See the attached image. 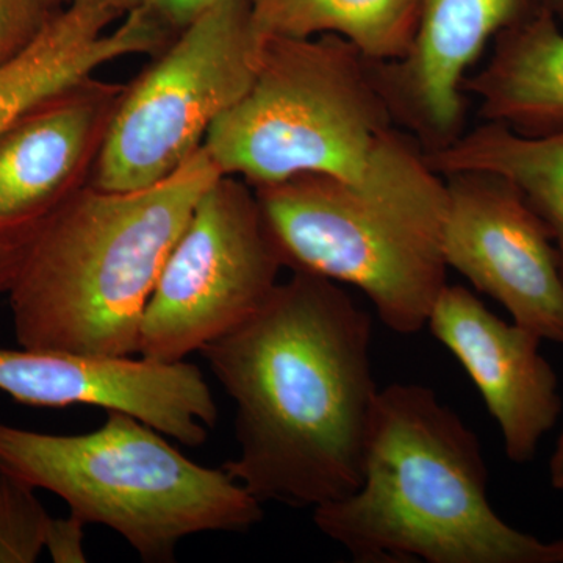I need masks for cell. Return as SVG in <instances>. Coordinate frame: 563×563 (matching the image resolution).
Listing matches in <instances>:
<instances>
[{
  "label": "cell",
  "instance_id": "obj_2",
  "mask_svg": "<svg viewBox=\"0 0 563 563\" xmlns=\"http://www.w3.org/2000/svg\"><path fill=\"white\" fill-rule=\"evenodd\" d=\"M203 150L251 187L324 174L413 217L442 207L444 181L388 106L376 65L350 41L266 36L250 90Z\"/></svg>",
  "mask_w": 563,
  "mask_h": 563
},
{
  "label": "cell",
  "instance_id": "obj_15",
  "mask_svg": "<svg viewBox=\"0 0 563 563\" xmlns=\"http://www.w3.org/2000/svg\"><path fill=\"white\" fill-rule=\"evenodd\" d=\"M484 121L525 135L563 128V29L550 11L499 33L490 58L465 80Z\"/></svg>",
  "mask_w": 563,
  "mask_h": 563
},
{
  "label": "cell",
  "instance_id": "obj_16",
  "mask_svg": "<svg viewBox=\"0 0 563 563\" xmlns=\"http://www.w3.org/2000/svg\"><path fill=\"white\" fill-rule=\"evenodd\" d=\"M426 158L443 177L488 173L510 181L547 224L563 273V128L525 135L501 122L484 121Z\"/></svg>",
  "mask_w": 563,
  "mask_h": 563
},
{
  "label": "cell",
  "instance_id": "obj_7",
  "mask_svg": "<svg viewBox=\"0 0 563 563\" xmlns=\"http://www.w3.org/2000/svg\"><path fill=\"white\" fill-rule=\"evenodd\" d=\"M266 36L250 0H218L125 85L90 184L135 191L168 179L250 90Z\"/></svg>",
  "mask_w": 563,
  "mask_h": 563
},
{
  "label": "cell",
  "instance_id": "obj_10",
  "mask_svg": "<svg viewBox=\"0 0 563 563\" xmlns=\"http://www.w3.org/2000/svg\"><path fill=\"white\" fill-rule=\"evenodd\" d=\"M0 391L25 406L131 415L190 448L202 446L218 421L206 377L187 361L0 347Z\"/></svg>",
  "mask_w": 563,
  "mask_h": 563
},
{
  "label": "cell",
  "instance_id": "obj_9",
  "mask_svg": "<svg viewBox=\"0 0 563 563\" xmlns=\"http://www.w3.org/2000/svg\"><path fill=\"white\" fill-rule=\"evenodd\" d=\"M444 180L440 243L448 268L501 303L518 324L563 344V273L547 224L503 177L459 173Z\"/></svg>",
  "mask_w": 563,
  "mask_h": 563
},
{
  "label": "cell",
  "instance_id": "obj_11",
  "mask_svg": "<svg viewBox=\"0 0 563 563\" xmlns=\"http://www.w3.org/2000/svg\"><path fill=\"white\" fill-rule=\"evenodd\" d=\"M543 10V0H421L409 52L374 65L395 120L426 154L466 131L463 87L488 43Z\"/></svg>",
  "mask_w": 563,
  "mask_h": 563
},
{
  "label": "cell",
  "instance_id": "obj_22",
  "mask_svg": "<svg viewBox=\"0 0 563 563\" xmlns=\"http://www.w3.org/2000/svg\"><path fill=\"white\" fill-rule=\"evenodd\" d=\"M25 242L0 243V292H9L20 268Z\"/></svg>",
  "mask_w": 563,
  "mask_h": 563
},
{
  "label": "cell",
  "instance_id": "obj_5",
  "mask_svg": "<svg viewBox=\"0 0 563 563\" xmlns=\"http://www.w3.org/2000/svg\"><path fill=\"white\" fill-rule=\"evenodd\" d=\"M162 435L121 412L80 435L0 421V472L60 496L70 515L120 533L144 562H173L196 533L261 523L263 504L231 474L198 465Z\"/></svg>",
  "mask_w": 563,
  "mask_h": 563
},
{
  "label": "cell",
  "instance_id": "obj_24",
  "mask_svg": "<svg viewBox=\"0 0 563 563\" xmlns=\"http://www.w3.org/2000/svg\"><path fill=\"white\" fill-rule=\"evenodd\" d=\"M543 7L563 29V0H543Z\"/></svg>",
  "mask_w": 563,
  "mask_h": 563
},
{
  "label": "cell",
  "instance_id": "obj_21",
  "mask_svg": "<svg viewBox=\"0 0 563 563\" xmlns=\"http://www.w3.org/2000/svg\"><path fill=\"white\" fill-rule=\"evenodd\" d=\"M217 2L218 0H146L141 7L176 36Z\"/></svg>",
  "mask_w": 563,
  "mask_h": 563
},
{
  "label": "cell",
  "instance_id": "obj_14",
  "mask_svg": "<svg viewBox=\"0 0 563 563\" xmlns=\"http://www.w3.org/2000/svg\"><path fill=\"white\" fill-rule=\"evenodd\" d=\"M110 0H70L16 58L0 66V135L14 122L95 77L106 63L136 54H161L174 36L143 7L129 11L124 24L103 33L122 16Z\"/></svg>",
  "mask_w": 563,
  "mask_h": 563
},
{
  "label": "cell",
  "instance_id": "obj_18",
  "mask_svg": "<svg viewBox=\"0 0 563 563\" xmlns=\"http://www.w3.org/2000/svg\"><path fill=\"white\" fill-rule=\"evenodd\" d=\"M36 488L0 472V563H33L46 548L52 517Z\"/></svg>",
  "mask_w": 563,
  "mask_h": 563
},
{
  "label": "cell",
  "instance_id": "obj_26",
  "mask_svg": "<svg viewBox=\"0 0 563 563\" xmlns=\"http://www.w3.org/2000/svg\"><path fill=\"white\" fill-rule=\"evenodd\" d=\"M70 0H46L47 5L51 7L52 10H60L63 7L68 5Z\"/></svg>",
  "mask_w": 563,
  "mask_h": 563
},
{
  "label": "cell",
  "instance_id": "obj_20",
  "mask_svg": "<svg viewBox=\"0 0 563 563\" xmlns=\"http://www.w3.org/2000/svg\"><path fill=\"white\" fill-rule=\"evenodd\" d=\"M85 526L80 518L69 515L68 518H52L46 550L52 561L57 563H85L87 554L84 550Z\"/></svg>",
  "mask_w": 563,
  "mask_h": 563
},
{
  "label": "cell",
  "instance_id": "obj_6",
  "mask_svg": "<svg viewBox=\"0 0 563 563\" xmlns=\"http://www.w3.org/2000/svg\"><path fill=\"white\" fill-rule=\"evenodd\" d=\"M252 188L284 266L358 288L391 331L428 324L448 285L439 231L324 174Z\"/></svg>",
  "mask_w": 563,
  "mask_h": 563
},
{
  "label": "cell",
  "instance_id": "obj_25",
  "mask_svg": "<svg viewBox=\"0 0 563 563\" xmlns=\"http://www.w3.org/2000/svg\"><path fill=\"white\" fill-rule=\"evenodd\" d=\"M118 10L122 13L128 14L129 11L135 10L136 7L143 5L146 0H110Z\"/></svg>",
  "mask_w": 563,
  "mask_h": 563
},
{
  "label": "cell",
  "instance_id": "obj_17",
  "mask_svg": "<svg viewBox=\"0 0 563 563\" xmlns=\"http://www.w3.org/2000/svg\"><path fill=\"white\" fill-rule=\"evenodd\" d=\"M265 36L350 41L374 63L401 60L420 21L421 0H250Z\"/></svg>",
  "mask_w": 563,
  "mask_h": 563
},
{
  "label": "cell",
  "instance_id": "obj_1",
  "mask_svg": "<svg viewBox=\"0 0 563 563\" xmlns=\"http://www.w3.org/2000/svg\"><path fill=\"white\" fill-rule=\"evenodd\" d=\"M372 317L335 282L292 272L201 351L235 402L225 470L262 504L317 507L361 487L377 388Z\"/></svg>",
  "mask_w": 563,
  "mask_h": 563
},
{
  "label": "cell",
  "instance_id": "obj_23",
  "mask_svg": "<svg viewBox=\"0 0 563 563\" xmlns=\"http://www.w3.org/2000/svg\"><path fill=\"white\" fill-rule=\"evenodd\" d=\"M550 477L553 487L563 492V431L559 437L553 457H551Z\"/></svg>",
  "mask_w": 563,
  "mask_h": 563
},
{
  "label": "cell",
  "instance_id": "obj_8",
  "mask_svg": "<svg viewBox=\"0 0 563 563\" xmlns=\"http://www.w3.org/2000/svg\"><path fill=\"white\" fill-rule=\"evenodd\" d=\"M282 268L254 188L221 174L163 265L141 320L139 355L180 362L201 352L262 309Z\"/></svg>",
  "mask_w": 563,
  "mask_h": 563
},
{
  "label": "cell",
  "instance_id": "obj_12",
  "mask_svg": "<svg viewBox=\"0 0 563 563\" xmlns=\"http://www.w3.org/2000/svg\"><path fill=\"white\" fill-rule=\"evenodd\" d=\"M125 85L81 81L29 111L0 135V243L25 242L90 184Z\"/></svg>",
  "mask_w": 563,
  "mask_h": 563
},
{
  "label": "cell",
  "instance_id": "obj_19",
  "mask_svg": "<svg viewBox=\"0 0 563 563\" xmlns=\"http://www.w3.org/2000/svg\"><path fill=\"white\" fill-rule=\"evenodd\" d=\"M55 11L46 0H0V66L27 49Z\"/></svg>",
  "mask_w": 563,
  "mask_h": 563
},
{
  "label": "cell",
  "instance_id": "obj_3",
  "mask_svg": "<svg viewBox=\"0 0 563 563\" xmlns=\"http://www.w3.org/2000/svg\"><path fill=\"white\" fill-rule=\"evenodd\" d=\"M476 433L431 388L377 396L361 487L313 509L361 563H563V540L518 531L493 509Z\"/></svg>",
  "mask_w": 563,
  "mask_h": 563
},
{
  "label": "cell",
  "instance_id": "obj_4",
  "mask_svg": "<svg viewBox=\"0 0 563 563\" xmlns=\"http://www.w3.org/2000/svg\"><path fill=\"white\" fill-rule=\"evenodd\" d=\"M220 176L202 146L150 188L87 184L74 192L25 242L9 290L18 344L139 355L141 320L163 265Z\"/></svg>",
  "mask_w": 563,
  "mask_h": 563
},
{
  "label": "cell",
  "instance_id": "obj_13",
  "mask_svg": "<svg viewBox=\"0 0 563 563\" xmlns=\"http://www.w3.org/2000/svg\"><path fill=\"white\" fill-rule=\"evenodd\" d=\"M428 325L453 352L498 422L507 457L532 461L562 412L558 374L540 352L542 336L490 312L461 285H446Z\"/></svg>",
  "mask_w": 563,
  "mask_h": 563
}]
</instances>
